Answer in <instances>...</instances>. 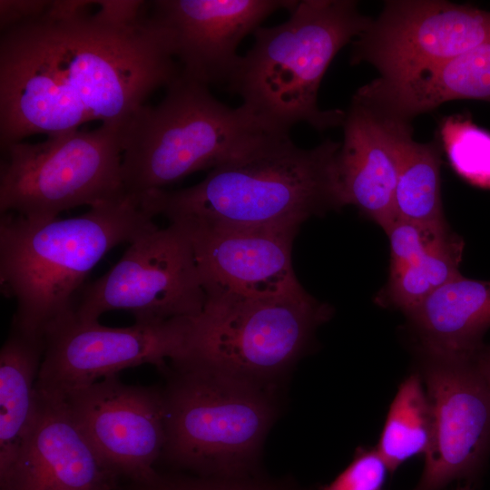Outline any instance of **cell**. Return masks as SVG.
<instances>
[{"mask_svg":"<svg viewBox=\"0 0 490 490\" xmlns=\"http://www.w3.org/2000/svg\"><path fill=\"white\" fill-rule=\"evenodd\" d=\"M432 436V406L423 379L415 371L399 384L375 447L392 474L410 458L425 456Z\"/></svg>","mask_w":490,"mask_h":490,"instance_id":"cell-22","label":"cell"},{"mask_svg":"<svg viewBox=\"0 0 490 490\" xmlns=\"http://www.w3.org/2000/svg\"><path fill=\"white\" fill-rule=\"evenodd\" d=\"M332 309L306 290L274 298L206 296L188 318L181 360L271 387L303 355Z\"/></svg>","mask_w":490,"mask_h":490,"instance_id":"cell-7","label":"cell"},{"mask_svg":"<svg viewBox=\"0 0 490 490\" xmlns=\"http://www.w3.org/2000/svg\"><path fill=\"white\" fill-rule=\"evenodd\" d=\"M385 232L390 247L389 271L396 270L418 258L456 240L449 225H426L396 220Z\"/></svg>","mask_w":490,"mask_h":490,"instance_id":"cell-25","label":"cell"},{"mask_svg":"<svg viewBox=\"0 0 490 490\" xmlns=\"http://www.w3.org/2000/svg\"><path fill=\"white\" fill-rule=\"evenodd\" d=\"M464 247L459 236L453 242L389 271L387 283L376 297V302L407 315L438 288L461 275L459 264Z\"/></svg>","mask_w":490,"mask_h":490,"instance_id":"cell-23","label":"cell"},{"mask_svg":"<svg viewBox=\"0 0 490 490\" xmlns=\"http://www.w3.org/2000/svg\"><path fill=\"white\" fill-rule=\"evenodd\" d=\"M342 126L336 165L343 204L354 205L385 230L396 220L401 152L412 128L356 96Z\"/></svg>","mask_w":490,"mask_h":490,"instance_id":"cell-17","label":"cell"},{"mask_svg":"<svg viewBox=\"0 0 490 490\" xmlns=\"http://www.w3.org/2000/svg\"><path fill=\"white\" fill-rule=\"evenodd\" d=\"M44 340L11 328L0 350V475L13 466L33 428Z\"/></svg>","mask_w":490,"mask_h":490,"instance_id":"cell-20","label":"cell"},{"mask_svg":"<svg viewBox=\"0 0 490 490\" xmlns=\"http://www.w3.org/2000/svg\"><path fill=\"white\" fill-rule=\"evenodd\" d=\"M121 259L83 286L74 309L82 321L123 310L134 322L158 323L198 315L206 301L192 243L178 223L157 225L128 243Z\"/></svg>","mask_w":490,"mask_h":490,"instance_id":"cell-9","label":"cell"},{"mask_svg":"<svg viewBox=\"0 0 490 490\" xmlns=\"http://www.w3.org/2000/svg\"><path fill=\"white\" fill-rule=\"evenodd\" d=\"M171 366L162 456L203 475L242 473L275 419L270 387L201 366Z\"/></svg>","mask_w":490,"mask_h":490,"instance_id":"cell-6","label":"cell"},{"mask_svg":"<svg viewBox=\"0 0 490 490\" xmlns=\"http://www.w3.org/2000/svg\"><path fill=\"white\" fill-rule=\"evenodd\" d=\"M341 143L327 139L311 149L289 132L271 134L212 169L199 183L144 194L154 216L190 226L283 228L344 207L337 174Z\"/></svg>","mask_w":490,"mask_h":490,"instance_id":"cell-2","label":"cell"},{"mask_svg":"<svg viewBox=\"0 0 490 490\" xmlns=\"http://www.w3.org/2000/svg\"><path fill=\"white\" fill-rule=\"evenodd\" d=\"M389 474L376 447L359 446L349 465L329 484L317 490H384Z\"/></svg>","mask_w":490,"mask_h":490,"instance_id":"cell-26","label":"cell"},{"mask_svg":"<svg viewBox=\"0 0 490 490\" xmlns=\"http://www.w3.org/2000/svg\"><path fill=\"white\" fill-rule=\"evenodd\" d=\"M474 361L490 387V346L483 344L474 354Z\"/></svg>","mask_w":490,"mask_h":490,"instance_id":"cell-29","label":"cell"},{"mask_svg":"<svg viewBox=\"0 0 490 490\" xmlns=\"http://www.w3.org/2000/svg\"><path fill=\"white\" fill-rule=\"evenodd\" d=\"M178 224L191 238L206 296L274 298L305 290L291 257L299 228Z\"/></svg>","mask_w":490,"mask_h":490,"instance_id":"cell-15","label":"cell"},{"mask_svg":"<svg viewBox=\"0 0 490 490\" xmlns=\"http://www.w3.org/2000/svg\"><path fill=\"white\" fill-rule=\"evenodd\" d=\"M50 1L46 0H1V33L14 26L44 15Z\"/></svg>","mask_w":490,"mask_h":490,"instance_id":"cell-27","label":"cell"},{"mask_svg":"<svg viewBox=\"0 0 490 490\" xmlns=\"http://www.w3.org/2000/svg\"><path fill=\"white\" fill-rule=\"evenodd\" d=\"M433 411V436L412 490H445L479 478L490 457V387L473 355L419 350L416 370Z\"/></svg>","mask_w":490,"mask_h":490,"instance_id":"cell-11","label":"cell"},{"mask_svg":"<svg viewBox=\"0 0 490 490\" xmlns=\"http://www.w3.org/2000/svg\"><path fill=\"white\" fill-rule=\"evenodd\" d=\"M371 20L353 0L298 1L286 22L253 33L228 88L274 130L289 132L300 122L318 131L342 126L346 112L319 108V86L336 54Z\"/></svg>","mask_w":490,"mask_h":490,"instance_id":"cell-4","label":"cell"},{"mask_svg":"<svg viewBox=\"0 0 490 490\" xmlns=\"http://www.w3.org/2000/svg\"><path fill=\"white\" fill-rule=\"evenodd\" d=\"M438 137L456 174L473 187L490 190V132L470 115L453 114L441 119Z\"/></svg>","mask_w":490,"mask_h":490,"instance_id":"cell-24","label":"cell"},{"mask_svg":"<svg viewBox=\"0 0 490 490\" xmlns=\"http://www.w3.org/2000/svg\"><path fill=\"white\" fill-rule=\"evenodd\" d=\"M418 338V350L474 354L490 328V280L460 275L435 290L406 315Z\"/></svg>","mask_w":490,"mask_h":490,"instance_id":"cell-19","label":"cell"},{"mask_svg":"<svg viewBox=\"0 0 490 490\" xmlns=\"http://www.w3.org/2000/svg\"><path fill=\"white\" fill-rule=\"evenodd\" d=\"M75 423L103 462L121 478L152 485L165 443L162 391L129 385L118 375L62 397Z\"/></svg>","mask_w":490,"mask_h":490,"instance_id":"cell-13","label":"cell"},{"mask_svg":"<svg viewBox=\"0 0 490 490\" xmlns=\"http://www.w3.org/2000/svg\"><path fill=\"white\" fill-rule=\"evenodd\" d=\"M294 0H158L151 16L166 31L181 74L209 87L228 83L241 41Z\"/></svg>","mask_w":490,"mask_h":490,"instance_id":"cell-14","label":"cell"},{"mask_svg":"<svg viewBox=\"0 0 490 490\" xmlns=\"http://www.w3.org/2000/svg\"><path fill=\"white\" fill-rule=\"evenodd\" d=\"M36 392L33 428L13 466L0 475V490H120L121 477L94 450L65 401Z\"/></svg>","mask_w":490,"mask_h":490,"instance_id":"cell-16","label":"cell"},{"mask_svg":"<svg viewBox=\"0 0 490 490\" xmlns=\"http://www.w3.org/2000/svg\"><path fill=\"white\" fill-rule=\"evenodd\" d=\"M490 40V12L437 0H389L352 42L350 63H368L382 78L400 77Z\"/></svg>","mask_w":490,"mask_h":490,"instance_id":"cell-12","label":"cell"},{"mask_svg":"<svg viewBox=\"0 0 490 490\" xmlns=\"http://www.w3.org/2000/svg\"><path fill=\"white\" fill-rule=\"evenodd\" d=\"M95 5L69 14L47 7L1 33V147L93 121L122 130L181 74L169 36L151 15L118 24L100 18Z\"/></svg>","mask_w":490,"mask_h":490,"instance_id":"cell-1","label":"cell"},{"mask_svg":"<svg viewBox=\"0 0 490 490\" xmlns=\"http://www.w3.org/2000/svg\"><path fill=\"white\" fill-rule=\"evenodd\" d=\"M138 490H261L229 481H195L182 484H165L161 478L152 485H140Z\"/></svg>","mask_w":490,"mask_h":490,"instance_id":"cell-28","label":"cell"},{"mask_svg":"<svg viewBox=\"0 0 490 490\" xmlns=\"http://www.w3.org/2000/svg\"><path fill=\"white\" fill-rule=\"evenodd\" d=\"M188 318L110 328L74 312L48 328L36 391L59 397L143 364L163 370L184 353Z\"/></svg>","mask_w":490,"mask_h":490,"instance_id":"cell-10","label":"cell"},{"mask_svg":"<svg viewBox=\"0 0 490 490\" xmlns=\"http://www.w3.org/2000/svg\"><path fill=\"white\" fill-rule=\"evenodd\" d=\"M272 129L244 105L231 108L208 86L180 74L154 106L144 104L122 130V175L128 194L165 190L249 151Z\"/></svg>","mask_w":490,"mask_h":490,"instance_id":"cell-5","label":"cell"},{"mask_svg":"<svg viewBox=\"0 0 490 490\" xmlns=\"http://www.w3.org/2000/svg\"><path fill=\"white\" fill-rule=\"evenodd\" d=\"M442 145L436 136L428 142H404L395 191L396 220L426 225H446L441 198Z\"/></svg>","mask_w":490,"mask_h":490,"instance_id":"cell-21","label":"cell"},{"mask_svg":"<svg viewBox=\"0 0 490 490\" xmlns=\"http://www.w3.org/2000/svg\"><path fill=\"white\" fill-rule=\"evenodd\" d=\"M142 196L90 208L66 219L0 216V288L16 308L11 328L44 339L50 326L74 312L83 283L103 257L153 228Z\"/></svg>","mask_w":490,"mask_h":490,"instance_id":"cell-3","label":"cell"},{"mask_svg":"<svg viewBox=\"0 0 490 490\" xmlns=\"http://www.w3.org/2000/svg\"><path fill=\"white\" fill-rule=\"evenodd\" d=\"M355 96L409 121L453 100L490 102V40L451 59L397 77H378Z\"/></svg>","mask_w":490,"mask_h":490,"instance_id":"cell-18","label":"cell"},{"mask_svg":"<svg viewBox=\"0 0 490 490\" xmlns=\"http://www.w3.org/2000/svg\"><path fill=\"white\" fill-rule=\"evenodd\" d=\"M0 214L57 218L127 193L122 175V130L101 124L92 131L47 136L39 142L1 147Z\"/></svg>","mask_w":490,"mask_h":490,"instance_id":"cell-8","label":"cell"},{"mask_svg":"<svg viewBox=\"0 0 490 490\" xmlns=\"http://www.w3.org/2000/svg\"><path fill=\"white\" fill-rule=\"evenodd\" d=\"M455 490H474V489L472 488L470 484H466V485L460 486V487H458V488H456Z\"/></svg>","mask_w":490,"mask_h":490,"instance_id":"cell-30","label":"cell"}]
</instances>
